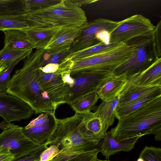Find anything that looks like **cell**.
<instances>
[{"label":"cell","instance_id":"obj_1","mask_svg":"<svg viewBox=\"0 0 161 161\" xmlns=\"http://www.w3.org/2000/svg\"><path fill=\"white\" fill-rule=\"evenodd\" d=\"M44 49H37L24 59L22 67L10 79L7 92L28 104L34 113H54L56 109L47 93L42 88L37 69Z\"/></svg>","mask_w":161,"mask_h":161},{"label":"cell","instance_id":"obj_2","mask_svg":"<svg viewBox=\"0 0 161 161\" xmlns=\"http://www.w3.org/2000/svg\"><path fill=\"white\" fill-rule=\"evenodd\" d=\"M111 137L123 142L137 137L153 134L155 141L161 140V96L119 119L108 131Z\"/></svg>","mask_w":161,"mask_h":161},{"label":"cell","instance_id":"obj_3","mask_svg":"<svg viewBox=\"0 0 161 161\" xmlns=\"http://www.w3.org/2000/svg\"><path fill=\"white\" fill-rule=\"evenodd\" d=\"M81 115L75 113L70 117L57 119L56 128L46 143L58 146L62 152H83L95 148L100 141L86 132Z\"/></svg>","mask_w":161,"mask_h":161},{"label":"cell","instance_id":"obj_4","mask_svg":"<svg viewBox=\"0 0 161 161\" xmlns=\"http://www.w3.org/2000/svg\"><path fill=\"white\" fill-rule=\"evenodd\" d=\"M29 26L80 28L87 22L85 11L70 0L26 14Z\"/></svg>","mask_w":161,"mask_h":161},{"label":"cell","instance_id":"obj_5","mask_svg":"<svg viewBox=\"0 0 161 161\" xmlns=\"http://www.w3.org/2000/svg\"><path fill=\"white\" fill-rule=\"evenodd\" d=\"M153 34L138 37L125 42L133 48L131 57L118 67L113 73L125 75L127 80L142 73L159 58L153 40Z\"/></svg>","mask_w":161,"mask_h":161},{"label":"cell","instance_id":"obj_6","mask_svg":"<svg viewBox=\"0 0 161 161\" xmlns=\"http://www.w3.org/2000/svg\"><path fill=\"white\" fill-rule=\"evenodd\" d=\"M133 48L125 43L107 52L73 62L71 75L87 71L113 73L118 67L131 56Z\"/></svg>","mask_w":161,"mask_h":161},{"label":"cell","instance_id":"obj_7","mask_svg":"<svg viewBox=\"0 0 161 161\" xmlns=\"http://www.w3.org/2000/svg\"><path fill=\"white\" fill-rule=\"evenodd\" d=\"M155 26L141 14H136L119 21L110 33V43H125L136 37L152 34Z\"/></svg>","mask_w":161,"mask_h":161},{"label":"cell","instance_id":"obj_8","mask_svg":"<svg viewBox=\"0 0 161 161\" xmlns=\"http://www.w3.org/2000/svg\"><path fill=\"white\" fill-rule=\"evenodd\" d=\"M22 128L13 124L9 128L3 130L0 134V148L9 149L15 157L27 154L47 145L46 143L36 144L30 140L23 132Z\"/></svg>","mask_w":161,"mask_h":161},{"label":"cell","instance_id":"obj_9","mask_svg":"<svg viewBox=\"0 0 161 161\" xmlns=\"http://www.w3.org/2000/svg\"><path fill=\"white\" fill-rule=\"evenodd\" d=\"M119 21L99 18L89 22L81 27L79 32L71 44L69 53H75L100 43L96 38L99 31L106 30L112 31L119 25Z\"/></svg>","mask_w":161,"mask_h":161},{"label":"cell","instance_id":"obj_10","mask_svg":"<svg viewBox=\"0 0 161 161\" xmlns=\"http://www.w3.org/2000/svg\"><path fill=\"white\" fill-rule=\"evenodd\" d=\"M112 73L109 72L87 71L71 75L74 84L69 89L67 103H71L91 92H96L102 84Z\"/></svg>","mask_w":161,"mask_h":161},{"label":"cell","instance_id":"obj_11","mask_svg":"<svg viewBox=\"0 0 161 161\" xmlns=\"http://www.w3.org/2000/svg\"><path fill=\"white\" fill-rule=\"evenodd\" d=\"M57 119L54 113H42L31 120L22 131L29 139L38 144L46 143L56 127Z\"/></svg>","mask_w":161,"mask_h":161},{"label":"cell","instance_id":"obj_12","mask_svg":"<svg viewBox=\"0 0 161 161\" xmlns=\"http://www.w3.org/2000/svg\"><path fill=\"white\" fill-rule=\"evenodd\" d=\"M34 113L31 107L18 97L0 92V116L8 123L27 119Z\"/></svg>","mask_w":161,"mask_h":161},{"label":"cell","instance_id":"obj_13","mask_svg":"<svg viewBox=\"0 0 161 161\" xmlns=\"http://www.w3.org/2000/svg\"><path fill=\"white\" fill-rule=\"evenodd\" d=\"M140 137H137L123 142L117 141L112 138L108 131H107L103 139L99 148V152L106 159L118 152H128L134 148Z\"/></svg>","mask_w":161,"mask_h":161},{"label":"cell","instance_id":"obj_14","mask_svg":"<svg viewBox=\"0 0 161 161\" xmlns=\"http://www.w3.org/2000/svg\"><path fill=\"white\" fill-rule=\"evenodd\" d=\"M127 81L125 75H116L112 73L96 92L99 99L104 102L113 100L119 95Z\"/></svg>","mask_w":161,"mask_h":161},{"label":"cell","instance_id":"obj_15","mask_svg":"<svg viewBox=\"0 0 161 161\" xmlns=\"http://www.w3.org/2000/svg\"><path fill=\"white\" fill-rule=\"evenodd\" d=\"M161 96V87L138 97L114 110L115 117L118 120L137 110L145 105Z\"/></svg>","mask_w":161,"mask_h":161},{"label":"cell","instance_id":"obj_16","mask_svg":"<svg viewBox=\"0 0 161 161\" xmlns=\"http://www.w3.org/2000/svg\"><path fill=\"white\" fill-rule=\"evenodd\" d=\"M60 27L29 26L23 29L28 35L34 48L37 49H44Z\"/></svg>","mask_w":161,"mask_h":161},{"label":"cell","instance_id":"obj_17","mask_svg":"<svg viewBox=\"0 0 161 161\" xmlns=\"http://www.w3.org/2000/svg\"><path fill=\"white\" fill-rule=\"evenodd\" d=\"M4 46L12 49L23 50L34 49L28 35L23 29L3 30Z\"/></svg>","mask_w":161,"mask_h":161},{"label":"cell","instance_id":"obj_18","mask_svg":"<svg viewBox=\"0 0 161 161\" xmlns=\"http://www.w3.org/2000/svg\"><path fill=\"white\" fill-rule=\"evenodd\" d=\"M80 28L74 27H60L53 35L44 49L55 48L65 45H71L78 36Z\"/></svg>","mask_w":161,"mask_h":161},{"label":"cell","instance_id":"obj_19","mask_svg":"<svg viewBox=\"0 0 161 161\" xmlns=\"http://www.w3.org/2000/svg\"><path fill=\"white\" fill-rule=\"evenodd\" d=\"M120 99L119 95L113 100L107 102L103 101L97 107L95 112L100 119L105 132L113 124L115 117L114 110L117 106Z\"/></svg>","mask_w":161,"mask_h":161},{"label":"cell","instance_id":"obj_20","mask_svg":"<svg viewBox=\"0 0 161 161\" xmlns=\"http://www.w3.org/2000/svg\"><path fill=\"white\" fill-rule=\"evenodd\" d=\"M136 84L139 86L161 87V58L140 74Z\"/></svg>","mask_w":161,"mask_h":161},{"label":"cell","instance_id":"obj_21","mask_svg":"<svg viewBox=\"0 0 161 161\" xmlns=\"http://www.w3.org/2000/svg\"><path fill=\"white\" fill-rule=\"evenodd\" d=\"M82 122L88 134L100 141L104 138L106 132L104 130L100 119L95 112L91 111L80 113Z\"/></svg>","mask_w":161,"mask_h":161},{"label":"cell","instance_id":"obj_22","mask_svg":"<svg viewBox=\"0 0 161 161\" xmlns=\"http://www.w3.org/2000/svg\"><path fill=\"white\" fill-rule=\"evenodd\" d=\"M125 43H110L105 44L100 43L88 48L69 54L63 61L70 60L73 62L81 59L99 54L109 51L125 44Z\"/></svg>","mask_w":161,"mask_h":161},{"label":"cell","instance_id":"obj_23","mask_svg":"<svg viewBox=\"0 0 161 161\" xmlns=\"http://www.w3.org/2000/svg\"><path fill=\"white\" fill-rule=\"evenodd\" d=\"M99 152L96 148L83 152H71L61 151L48 161H94Z\"/></svg>","mask_w":161,"mask_h":161},{"label":"cell","instance_id":"obj_24","mask_svg":"<svg viewBox=\"0 0 161 161\" xmlns=\"http://www.w3.org/2000/svg\"><path fill=\"white\" fill-rule=\"evenodd\" d=\"M71 45H65L55 48L44 49L39 67L49 64H60L69 54Z\"/></svg>","mask_w":161,"mask_h":161},{"label":"cell","instance_id":"obj_25","mask_svg":"<svg viewBox=\"0 0 161 161\" xmlns=\"http://www.w3.org/2000/svg\"><path fill=\"white\" fill-rule=\"evenodd\" d=\"M33 49L19 50L4 47L0 50V61L8 67L21 58L25 59L32 52Z\"/></svg>","mask_w":161,"mask_h":161},{"label":"cell","instance_id":"obj_26","mask_svg":"<svg viewBox=\"0 0 161 161\" xmlns=\"http://www.w3.org/2000/svg\"><path fill=\"white\" fill-rule=\"evenodd\" d=\"M98 99L96 92H92L79 98L69 105L75 113H83L93 109Z\"/></svg>","mask_w":161,"mask_h":161},{"label":"cell","instance_id":"obj_27","mask_svg":"<svg viewBox=\"0 0 161 161\" xmlns=\"http://www.w3.org/2000/svg\"><path fill=\"white\" fill-rule=\"evenodd\" d=\"M29 26L26 14L0 16V31L8 29H22Z\"/></svg>","mask_w":161,"mask_h":161},{"label":"cell","instance_id":"obj_28","mask_svg":"<svg viewBox=\"0 0 161 161\" xmlns=\"http://www.w3.org/2000/svg\"><path fill=\"white\" fill-rule=\"evenodd\" d=\"M25 0H0V16L26 14L25 10Z\"/></svg>","mask_w":161,"mask_h":161},{"label":"cell","instance_id":"obj_29","mask_svg":"<svg viewBox=\"0 0 161 161\" xmlns=\"http://www.w3.org/2000/svg\"><path fill=\"white\" fill-rule=\"evenodd\" d=\"M61 0H25V10L26 13L47 8L56 4Z\"/></svg>","mask_w":161,"mask_h":161},{"label":"cell","instance_id":"obj_30","mask_svg":"<svg viewBox=\"0 0 161 161\" xmlns=\"http://www.w3.org/2000/svg\"><path fill=\"white\" fill-rule=\"evenodd\" d=\"M143 161H161V148L152 146H146L139 157Z\"/></svg>","mask_w":161,"mask_h":161},{"label":"cell","instance_id":"obj_31","mask_svg":"<svg viewBox=\"0 0 161 161\" xmlns=\"http://www.w3.org/2000/svg\"><path fill=\"white\" fill-rule=\"evenodd\" d=\"M21 58L0 72V92H6L8 90L10 80V74L14 67L20 61Z\"/></svg>","mask_w":161,"mask_h":161},{"label":"cell","instance_id":"obj_32","mask_svg":"<svg viewBox=\"0 0 161 161\" xmlns=\"http://www.w3.org/2000/svg\"><path fill=\"white\" fill-rule=\"evenodd\" d=\"M48 147L46 146L27 154L15 157L12 161H39L41 154Z\"/></svg>","mask_w":161,"mask_h":161},{"label":"cell","instance_id":"obj_33","mask_svg":"<svg viewBox=\"0 0 161 161\" xmlns=\"http://www.w3.org/2000/svg\"><path fill=\"white\" fill-rule=\"evenodd\" d=\"M153 40L158 57L161 58V20H160L153 33Z\"/></svg>","mask_w":161,"mask_h":161},{"label":"cell","instance_id":"obj_34","mask_svg":"<svg viewBox=\"0 0 161 161\" xmlns=\"http://www.w3.org/2000/svg\"><path fill=\"white\" fill-rule=\"evenodd\" d=\"M57 145L48 147L41 154L39 161H48L61 152Z\"/></svg>","mask_w":161,"mask_h":161},{"label":"cell","instance_id":"obj_35","mask_svg":"<svg viewBox=\"0 0 161 161\" xmlns=\"http://www.w3.org/2000/svg\"><path fill=\"white\" fill-rule=\"evenodd\" d=\"M110 31L106 30H100L96 33V38L101 43L108 44L110 43Z\"/></svg>","mask_w":161,"mask_h":161},{"label":"cell","instance_id":"obj_36","mask_svg":"<svg viewBox=\"0 0 161 161\" xmlns=\"http://www.w3.org/2000/svg\"><path fill=\"white\" fill-rule=\"evenodd\" d=\"M14 158L9 149L0 148V161H12Z\"/></svg>","mask_w":161,"mask_h":161},{"label":"cell","instance_id":"obj_37","mask_svg":"<svg viewBox=\"0 0 161 161\" xmlns=\"http://www.w3.org/2000/svg\"><path fill=\"white\" fill-rule=\"evenodd\" d=\"M61 76L64 83L67 85L69 88L72 87L74 83V80L71 75L70 70L62 73Z\"/></svg>","mask_w":161,"mask_h":161},{"label":"cell","instance_id":"obj_38","mask_svg":"<svg viewBox=\"0 0 161 161\" xmlns=\"http://www.w3.org/2000/svg\"><path fill=\"white\" fill-rule=\"evenodd\" d=\"M71 2L80 7L84 6L98 1L96 0H70Z\"/></svg>","mask_w":161,"mask_h":161},{"label":"cell","instance_id":"obj_39","mask_svg":"<svg viewBox=\"0 0 161 161\" xmlns=\"http://www.w3.org/2000/svg\"><path fill=\"white\" fill-rule=\"evenodd\" d=\"M13 124V123H8L3 120L0 123V129L3 130L8 128L10 127Z\"/></svg>","mask_w":161,"mask_h":161},{"label":"cell","instance_id":"obj_40","mask_svg":"<svg viewBox=\"0 0 161 161\" xmlns=\"http://www.w3.org/2000/svg\"><path fill=\"white\" fill-rule=\"evenodd\" d=\"M7 67L2 61H0V72Z\"/></svg>","mask_w":161,"mask_h":161},{"label":"cell","instance_id":"obj_41","mask_svg":"<svg viewBox=\"0 0 161 161\" xmlns=\"http://www.w3.org/2000/svg\"><path fill=\"white\" fill-rule=\"evenodd\" d=\"M94 161H110L109 160H102L98 159L97 158L96 159H95Z\"/></svg>","mask_w":161,"mask_h":161}]
</instances>
